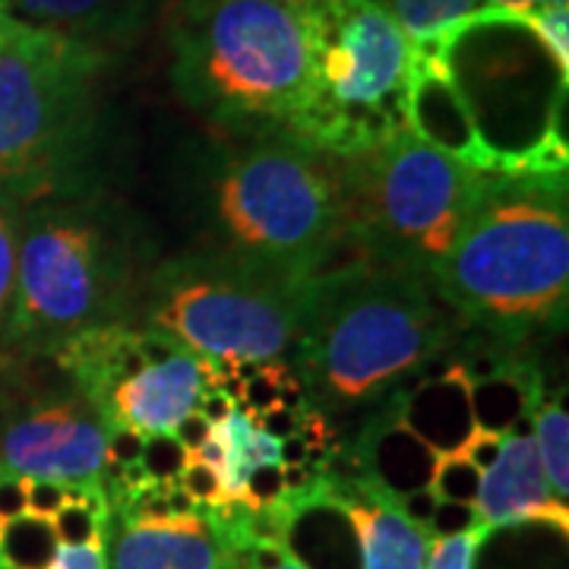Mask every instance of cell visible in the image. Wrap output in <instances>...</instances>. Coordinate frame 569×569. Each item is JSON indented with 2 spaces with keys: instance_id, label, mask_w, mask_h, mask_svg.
Wrapping results in <instances>:
<instances>
[{
  "instance_id": "29",
  "label": "cell",
  "mask_w": 569,
  "mask_h": 569,
  "mask_svg": "<svg viewBox=\"0 0 569 569\" xmlns=\"http://www.w3.org/2000/svg\"><path fill=\"white\" fill-rule=\"evenodd\" d=\"M26 512L39 516V519H54V512L67 503L70 497V485L61 481H44V478H26Z\"/></svg>"
},
{
  "instance_id": "9",
  "label": "cell",
  "mask_w": 569,
  "mask_h": 569,
  "mask_svg": "<svg viewBox=\"0 0 569 569\" xmlns=\"http://www.w3.org/2000/svg\"><path fill=\"white\" fill-rule=\"evenodd\" d=\"M123 282V250L99 216L77 206L44 209L20 241L7 336L13 342L58 346L77 329L108 323Z\"/></svg>"
},
{
  "instance_id": "22",
  "label": "cell",
  "mask_w": 569,
  "mask_h": 569,
  "mask_svg": "<svg viewBox=\"0 0 569 569\" xmlns=\"http://www.w3.org/2000/svg\"><path fill=\"white\" fill-rule=\"evenodd\" d=\"M437 500H447V503H471L478 500V488H481V468H475L468 462L459 449L452 452H440L433 471H430V485Z\"/></svg>"
},
{
  "instance_id": "33",
  "label": "cell",
  "mask_w": 569,
  "mask_h": 569,
  "mask_svg": "<svg viewBox=\"0 0 569 569\" xmlns=\"http://www.w3.org/2000/svg\"><path fill=\"white\" fill-rule=\"evenodd\" d=\"M26 488L29 481L20 475H7L0 471V519H17L26 512Z\"/></svg>"
},
{
  "instance_id": "35",
  "label": "cell",
  "mask_w": 569,
  "mask_h": 569,
  "mask_svg": "<svg viewBox=\"0 0 569 569\" xmlns=\"http://www.w3.org/2000/svg\"><path fill=\"white\" fill-rule=\"evenodd\" d=\"M253 427L263 430L276 440H284V437H295V427H298V411H288V408H269L263 415L253 418Z\"/></svg>"
},
{
  "instance_id": "25",
  "label": "cell",
  "mask_w": 569,
  "mask_h": 569,
  "mask_svg": "<svg viewBox=\"0 0 569 569\" xmlns=\"http://www.w3.org/2000/svg\"><path fill=\"white\" fill-rule=\"evenodd\" d=\"M488 535V526H481V529L456 535V538H430L425 569H471L475 567V553L485 545Z\"/></svg>"
},
{
  "instance_id": "26",
  "label": "cell",
  "mask_w": 569,
  "mask_h": 569,
  "mask_svg": "<svg viewBox=\"0 0 569 569\" xmlns=\"http://www.w3.org/2000/svg\"><path fill=\"white\" fill-rule=\"evenodd\" d=\"M228 569H310L295 557L291 545H244L231 550Z\"/></svg>"
},
{
  "instance_id": "15",
  "label": "cell",
  "mask_w": 569,
  "mask_h": 569,
  "mask_svg": "<svg viewBox=\"0 0 569 569\" xmlns=\"http://www.w3.org/2000/svg\"><path fill=\"white\" fill-rule=\"evenodd\" d=\"M408 133L447 152L475 171H485L490 156L488 137L459 86L456 63L425 58L415 51V77L408 92Z\"/></svg>"
},
{
  "instance_id": "37",
  "label": "cell",
  "mask_w": 569,
  "mask_h": 569,
  "mask_svg": "<svg viewBox=\"0 0 569 569\" xmlns=\"http://www.w3.org/2000/svg\"><path fill=\"white\" fill-rule=\"evenodd\" d=\"M174 437L181 440V447L187 449V452H193V449L203 447L206 440L212 437V425H209L206 418H200L197 411H190L181 425L174 427Z\"/></svg>"
},
{
  "instance_id": "30",
  "label": "cell",
  "mask_w": 569,
  "mask_h": 569,
  "mask_svg": "<svg viewBox=\"0 0 569 569\" xmlns=\"http://www.w3.org/2000/svg\"><path fill=\"white\" fill-rule=\"evenodd\" d=\"M503 440H507V433H493V430L471 427V433L466 437V443L459 447V452H462L475 468L488 471V468L497 462V456H500V449H503Z\"/></svg>"
},
{
  "instance_id": "13",
  "label": "cell",
  "mask_w": 569,
  "mask_h": 569,
  "mask_svg": "<svg viewBox=\"0 0 569 569\" xmlns=\"http://www.w3.org/2000/svg\"><path fill=\"white\" fill-rule=\"evenodd\" d=\"M326 485V481H323ZM348 519L361 545V569H425L430 535L406 519L399 497L377 478L326 485L323 503Z\"/></svg>"
},
{
  "instance_id": "32",
  "label": "cell",
  "mask_w": 569,
  "mask_h": 569,
  "mask_svg": "<svg viewBox=\"0 0 569 569\" xmlns=\"http://www.w3.org/2000/svg\"><path fill=\"white\" fill-rule=\"evenodd\" d=\"M142 443H146V437L137 430H108V462H114V466L140 462Z\"/></svg>"
},
{
  "instance_id": "24",
  "label": "cell",
  "mask_w": 569,
  "mask_h": 569,
  "mask_svg": "<svg viewBox=\"0 0 569 569\" xmlns=\"http://www.w3.org/2000/svg\"><path fill=\"white\" fill-rule=\"evenodd\" d=\"M190 462V452L181 447V440L174 433H152L146 437L140 452V466L152 481H171L178 478Z\"/></svg>"
},
{
  "instance_id": "14",
  "label": "cell",
  "mask_w": 569,
  "mask_h": 569,
  "mask_svg": "<svg viewBox=\"0 0 569 569\" xmlns=\"http://www.w3.org/2000/svg\"><path fill=\"white\" fill-rule=\"evenodd\" d=\"M475 507L490 531L512 526H550L560 535L569 531V507L550 493L529 433H507L497 462L481 471Z\"/></svg>"
},
{
  "instance_id": "17",
  "label": "cell",
  "mask_w": 569,
  "mask_h": 569,
  "mask_svg": "<svg viewBox=\"0 0 569 569\" xmlns=\"http://www.w3.org/2000/svg\"><path fill=\"white\" fill-rule=\"evenodd\" d=\"M466 396L475 427L509 433L519 421L531 418V411L541 399V380H538V370L526 361H509L493 377L466 380Z\"/></svg>"
},
{
  "instance_id": "21",
  "label": "cell",
  "mask_w": 569,
  "mask_h": 569,
  "mask_svg": "<svg viewBox=\"0 0 569 569\" xmlns=\"http://www.w3.org/2000/svg\"><path fill=\"white\" fill-rule=\"evenodd\" d=\"M61 548L58 535L51 529V519H39L22 512L17 519H7L0 531V560L17 569H48L54 553Z\"/></svg>"
},
{
  "instance_id": "36",
  "label": "cell",
  "mask_w": 569,
  "mask_h": 569,
  "mask_svg": "<svg viewBox=\"0 0 569 569\" xmlns=\"http://www.w3.org/2000/svg\"><path fill=\"white\" fill-rule=\"evenodd\" d=\"M193 411L216 427L222 425L224 418L234 411V399H231L228 392H222V389H203V392H200V402H197Z\"/></svg>"
},
{
  "instance_id": "6",
  "label": "cell",
  "mask_w": 569,
  "mask_h": 569,
  "mask_svg": "<svg viewBox=\"0 0 569 569\" xmlns=\"http://www.w3.org/2000/svg\"><path fill=\"white\" fill-rule=\"evenodd\" d=\"M317 82L284 133L355 159L408 130L415 48L383 0H313Z\"/></svg>"
},
{
  "instance_id": "4",
  "label": "cell",
  "mask_w": 569,
  "mask_h": 569,
  "mask_svg": "<svg viewBox=\"0 0 569 569\" xmlns=\"http://www.w3.org/2000/svg\"><path fill=\"white\" fill-rule=\"evenodd\" d=\"M99 73L86 39L0 13V203L48 197L77 171Z\"/></svg>"
},
{
  "instance_id": "3",
  "label": "cell",
  "mask_w": 569,
  "mask_h": 569,
  "mask_svg": "<svg viewBox=\"0 0 569 569\" xmlns=\"http://www.w3.org/2000/svg\"><path fill=\"white\" fill-rule=\"evenodd\" d=\"M174 86L212 121L298 118L317 82V17L291 0H200L171 17Z\"/></svg>"
},
{
  "instance_id": "38",
  "label": "cell",
  "mask_w": 569,
  "mask_h": 569,
  "mask_svg": "<svg viewBox=\"0 0 569 569\" xmlns=\"http://www.w3.org/2000/svg\"><path fill=\"white\" fill-rule=\"evenodd\" d=\"M485 7H500V10H535V7H569V0H488Z\"/></svg>"
},
{
  "instance_id": "12",
  "label": "cell",
  "mask_w": 569,
  "mask_h": 569,
  "mask_svg": "<svg viewBox=\"0 0 569 569\" xmlns=\"http://www.w3.org/2000/svg\"><path fill=\"white\" fill-rule=\"evenodd\" d=\"M104 569H228L231 545L209 516H174L164 522L104 519Z\"/></svg>"
},
{
  "instance_id": "2",
  "label": "cell",
  "mask_w": 569,
  "mask_h": 569,
  "mask_svg": "<svg viewBox=\"0 0 569 569\" xmlns=\"http://www.w3.org/2000/svg\"><path fill=\"white\" fill-rule=\"evenodd\" d=\"M310 282L298 342L301 387L317 411H355L437 358L462 317L425 276L361 266Z\"/></svg>"
},
{
  "instance_id": "5",
  "label": "cell",
  "mask_w": 569,
  "mask_h": 569,
  "mask_svg": "<svg viewBox=\"0 0 569 569\" xmlns=\"http://www.w3.org/2000/svg\"><path fill=\"white\" fill-rule=\"evenodd\" d=\"M224 257L307 282L346 228L339 159L284 133L231 152L216 181Z\"/></svg>"
},
{
  "instance_id": "7",
  "label": "cell",
  "mask_w": 569,
  "mask_h": 569,
  "mask_svg": "<svg viewBox=\"0 0 569 569\" xmlns=\"http://www.w3.org/2000/svg\"><path fill=\"white\" fill-rule=\"evenodd\" d=\"M342 216L380 269L433 282L481 190V171L399 133L387 146L339 159Z\"/></svg>"
},
{
  "instance_id": "28",
  "label": "cell",
  "mask_w": 569,
  "mask_h": 569,
  "mask_svg": "<svg viewBox=\"0 0 569 569\" xmlns=\"http://www.w3.org/2000/svg\"><path fill=\"white\" fill-rule=\"evenodd\" d=\"M481 516L478 507L471 503H447V500H437V509L427 522V535L430 538H456V535H468V531L481 529Z\"/></svg>"
},
{
  "instance_id": "8",
  "label": "cell",
  "mask_w": 569,
  "mask_h": 569,
  "mask_svg": "<svg viewBox=\"0 0 569 569\" xmlns=\"http://www.w3.org/2000/svg\"><path fill=\"white\" fill-rule=\"evenodd\" d=\"M310 282L269 276L231 257L164 266L149 295V329L209 361H276L298 348Z\"/></svg>"
},
{
  "instance_id": "34",
  "label": "cell",
  "mask_w": 569,
  "mask_h": 569,
  "mask_svg": "<svg viewBox=\"0 0 569 569\" xmlns=\"http://www.w3.org/2000/svg\"><path fill=\"white\" fill-rule=\"evenodd\" d=\"M399 509L406 512V519H411L415 526H421L427 531V522L437 509V497L430 488L408 490V493H399Z\"/></svg>"
},
{
  "instance_id": "42",
  "label": "cell",
  "mask_w": 569,
  "mask_h": 569,
  "mask_svg": "<svg viewBox=\"0 0 569 569\" xmlns=\"http://www.w3.org/2000/svg\"><path fill=\"white\" fill-rule=\"evenodd\" d=\"M0 531H3V519H0Z\"/></svg>"
},
{
  "instance_id": "1",
  "label": "cell",
  "mask_w": 569,
  "mask_h": 569,
  "mask_svg": "<svg viewBox=\"0 0 569 569\" xmlns=\"http://www.w3.org/2000/svg\"><path fill=\"white\" fill-rule=\"evenodd\" d=\"M462 323L500 346L526 342L567 310V178L481 174V190L449 257L433 276Z\"/></svg>"
},
{
  "instance_id": "41",
  "label": "cell",
  "mask_w": 569,
  "mask_h": 569,
  "mask_svg": "<svg viewBox=\"0 0 569 569\" xmlns=\"http://www.w3.org/2000/svg\"><path fill=\"white\" fill-rule=\"evenodd\" d=\"M7 3H10V0H0V7H3V10H7Z\"/></svg>"
},
{
  "instance_id": "43",
  "label": "cell",
  "mask_w": 569,
  "mask_h": 569,
  "mask_svg": "<svg viewBox=\"0 0 569 569\" xmlns=\"http://www.w3.org/2000/svg\"><path fill=\"white\" fill-rule=\"evenodd\" d=\"M0 13H3V7H0Z\"/></svg>"
},
{
  "instance_id": "39",
  "label": "cell",
  "mask_w": 569,
  "mask_h": 569,
  "mask_svg": "<svg viewBox=\"0 0 569 569\" xmlns=\"http://www.w3.org/2000/svg\"><path fill=\"white\" fill-rule=\"evenodd\" d=\"M181 3H200V0H174V7H181ZM291 3H313V0H291Z\"/></svg>"
},
{
  "instance_id": "19",
  "label": "cell",
  "mask_w": 569,
  "mask_h": 569,
  "mask_svg": "<svg viewBox=\"0 0 569 569\" xmlns=\"http://www.w3.org/2000/svg\"><path fill=\"white\" fill-rule=\"evenodd\" d=\"M535 418V449L545 468L550 493L567 503L569 497V421L567 408L560 399H538V406L531 411Z\"/></svg>"
},
{
  "instance_id": "23",
  "label": "cell",
  "mask_w": 569,
  "mask_h": 569,
  "mask_svg": "<svg viewBox=\"0 0 569 569\" xmlns=\"http://www.w3.org/2000/svg\"><path fill=\"white\" fill-rule=\"evenodd\" d=\"M17 260H20V222L10 206L0 203V336H7L10 313H13Z\"/></svg>"
},
{
  "instance_id": "31",
  "label": "cell",
  "mask_w": 569,
  "mask_h": 569,
  "mask_svg": "<svg viewBox=\"0 0 569 569\" xmlns=\"http://www.w3.org/2000/svg\"><path fill=\"white\" fill-rule=\"evenodd\" d=\"M48 569H104V541L61 545Z\"/></svg>"
},
{
  "instance_id": "16",
  "label": "cell",
  "mask_w": 569,
  "mask_h": 569,
  "mask_svg": "<svg viewBox=\"0 0 569 569\" xmlns=\"http://www.w3.org/2000/svg\"><path fill=\"white\" fill-rule=\"evenodd\" d=\"M399 418L437 456L462 447L475 421H471L459 361L449 367L447 377L425 380L418 392L406 396V402H399Z\"/></svg>"
},
{
  "instance_id": "11",
  "label": "cell",
  "mask_w": 569,
  "mask_h": 569,
  "mask_svg": "<svg viewBox=\"0 0 569 569\" xmlns=\"http://www.w3.org/2000/svg\"><path fill=\"white\" fill-rule=\"evenodd\" d=\"M224 377L216 361L181 348L178 355L146 365L99 402L108 430H137L142 437L174 433V427L197 408L203 389H219Z\"/></svg>"
},
{
  "instance_id": "40",
  "label": "cell",
  "mask_w": 569,
  "mask_h": 569,
  "mask_svg": "<svg viewBox=\"0 0 569 569\" xmlns=\"http://www.w3.org/2000/svg\"><path fill=\"white\" fill-rule=\"evenodd\" d=\"M0 569H17V567H10V563H3V560H0Z\"/></svg>"
},
{
  "instance_id": "20",
  "label": "cell",
  "mask_w": 569,
  "mask_h": 569,
  "mask_svg": "<svg viewBox=\"0 0 569 569\" xmlns=\"http://www.w3.org/2000/svg\"><path fill=\"white\" fill-rule=\"evenodd\" d=\"M10 7H17L32 26L80 36L86 29H99L111 13L127 7V0H10L7 10Z\"/></svg>"
},
{
  "instance_id": "18",
  "label": "cell",
  "mask_w": 569,
  "mask_h": 569,
  "mask_svg": "<svg viewBox=\"0 0 569 569\" xmlns=\"http://www.w3.org/2000/svg\"><path fill=\"white\" fill-rule=\"evenodd\" d=\"M389 13L402 26L411 48L425 58L452 61L459 41L466 39L462 26L481 10V0H383Z\"/></svg>"
},
{
  "instance_id": "27",
  "label": "cell",
  "mask_w": 569,
  "mask_h": 569,
  "mask_svg": "<svg viewBox=\"0 0 569 569\" xmlns=\"http://www.w3.org/2000/svg\"><path fill=\"white\" fill-rule=\"evenodd\" d=\"M178 485H181L190 497H193V503H200L203 509H216L222 507L224 500V485H222V475L216 471V468L203 466V462H187L181 475H178Z\"/></svg>"
},
{
  "instance_id": "10",
  "label": "cell",
  "mask_w": 569,
  "mask_h": 569,
  "mask_svg": "<svg viewBox=\"0 0 569 569\" xmlns=\"http://www.w3.org/2000/svg\"><path fill=\"white\" fill-rule=\"evenodd\" d=\"M108 425L77 389L32 406L0 430V471L102 488Z\"/></svg>"
}]
</instances>
